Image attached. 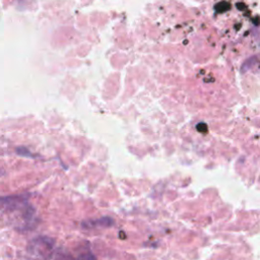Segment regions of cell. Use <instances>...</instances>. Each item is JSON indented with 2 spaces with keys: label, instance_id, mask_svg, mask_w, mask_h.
I'll use <instances>...</instances> for the list:
<instances>
[{
  "label": "cell",
  "instance_id": "1",
  "mask_svg": "<svg viewBox=\"0 0 260 260\" xmlns=\"http://www.w3.org/2000/svg\"><path fill=\"white\" fill-rule=\"evenodd\" d=\"M0 211L16 220L17 228L24 231L31 229L38 220L35 208L25 195L0 196Z\"/></svg>",
  "mask_w": 260,
  "mask_h": 260
},
{
  "label": "cell",
  "instance_id": "2",
  "mask_svg": "<svg viewBox=\"0 0 260 260\" xmlns=\"http://www.w3.org/2000/svg\"><path fill=\"white\" fill-rule=\"evenodd\" d=\"M55 240L48 236H38L26 246V254L30 260H49L53 256Z\"/></svg>",
  "mask_w": 260,
  "mask_h": 260
},
{
  "label": "cell",
  "instance_id": "3",
  "mask_svg": "<svg viewBox=\"0 0 260 260\" xmlns=\"http://www.w3.org/2000/svg\"><path fill=\"white\" fill-rule=\"evenodd\" d=\"M56 260H96L88 247H82L76 255L68 251H59L55 257Z\"/></svg>",
  "mask_w": 260,
  "mask_h": 260
},
{
  "label": "cell",
  "instance_id": "4",
  "mask_svg": "<svg viewBox=\"0 0 260 260\" xmlns=\"http://www.w3.org/2000/svg\"><path fill=\"white\" fill-rule=\"evenodd\" d=\"M114 222H113V219L111 217H102V218H99V219H94V220H87L85 222L82 223L83 226L85 228H88V226H91V225H103V226H110L112 225Z\"/></svg>",
  "mask_w": 260,
  "mask_h": 260
}]
</instances>
